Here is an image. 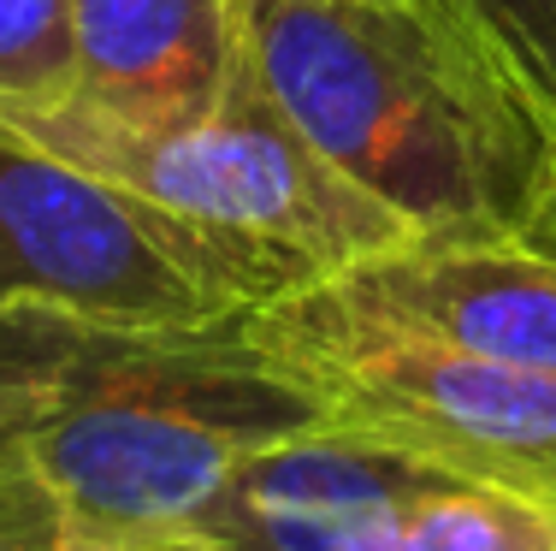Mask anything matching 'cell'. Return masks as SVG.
Wrapping results in <instances>:
<instances>
[{
	"mask_svg": "<svg viewBox=\"0 0 556 551\" xmlns=\"http://www.w3.org/2000/svg\"><path fill=\"white\" fill-rule=\"evenodd\" d=\"M237 54L326 166L415 238L533 243L556 166L497 77L415 0H231Z\"/></svg>",
	"mask_w": 556,
	"mask_h": 551,
	"instance_id": "2",
	"label": "cell"
},
{
	"mask_svg": "<svg viewBox=\"0 0 556 551\" xmlns=\"http://www.w3.org/2000/svg\"><path fill=\"white\" fill-rule=\"evenodd\" d=\"M72 84V0H0V101L48 108Z\"/></svg>",
	"mask_w": 556,
	"mask_h": 551,
	"instance_id": "11",
	"label": "cell"
},
{
	"mask_svg": "<svg viewBox=\"0 0 556 551\" xmlns=\"http://www.w3.org/2000/svg\"><path fill=\"white\" fill-rule=\"evenodd\" d=\"M432 475L444 468L320 422L249 456L202 510V528L231 551H396Z\"/></svg>",
	"mask_w": 556,
	"mask_h": 551,
	"instance_id": "6",
	"label": "cell"
},
{
	"mask_svg": "<svg viewBox=\"0 0 556 551\" xmlns=\"http://www.w3.org/2000/svg\"><path fill=\"white\" fill-rule=\"evenodd\" d=\"M65 510L30 468L0 456V551H60Z\"/></svg>",
	"mask_w": 556,
	"mask_h": 551,
	"instance_id": "12",
	"label": "cell"
},
{
	"mask_svg": "<svg viewBox=\"0 0 556 551\" xmlns=\"http://www.w3.org/2000/svg\"><path fill=\"white\" fill-rule=\"evenodd\" d=\"M18 303L125 326H214L237 314L142 208L0 120V309Z\"/></svg>",
	"mask_w": 556,
	"mask_h": 551,
	"instance_id": "5",
	"label": "cell"
},
{
	"mask_svg": "<svg viewBox=\"0 0 556 551\" xmlns=\"http://www.w3.org/2000/svg\"><path fill=\"white\" fill-rule=\"evenodd\" d=\"M396 551H556V498L432 475L408 504Z\"/></svg>",
	"mask_w": 556,
	"mask_h": 551,
	"instance_id": "10",
	"label": "cell"
},
{
	"mask_svg": "<svg viewBox=\"0 0 556 551\" xmlns=\"http://www.w3.org/2000/svg\"><path fill=\"white\" fill-rule=\"evenodd\" d=\"M415 7L497 77V89L539 130L556 166V0H415ZM533 249L556 255V208Z\"/></svg>",
	"mask_w": 556,
	"mask_h": 551,
	"instance_id": "9",
	"label": "cell"
},
{
	"mask_svg": "<svg viewBox=\"0 0 556 551\" xmlns=\"http://www.w3.org/2000/svg\"><path fill=\"white\" fill-rule=\"evenodd\" d=\"M243 333L332 427L367 433L444 475L556 498V374L420 338L350 303L338 285L249 309Z\"/></svg>",
	"mask_w": 556,
	"mask_h": 551,
	"instance_id": "4",
	"label": "cell"
},
{
	"mask_svg": "<svg viewBox=\"0 0 556 551\" xmlns=\"http://www.w3.org/2000/svg\"><path fill=\"white\" fill-rule=\"evenodd\" d=\"M332 285L450 350L556 374V255L533 243L408 238Z\"/></svg>",
	"mask_w": 556,
	"mask_h": 551,
	"instance_id": "7",
	"label": "cell"
},
{
	"mask_svg": "<svg viewBox=\"0 0 556 551\" xmlns=\"http://www.w3.org/2000/svg\"><path fill=\"white\" fill-rule=\"evenodd\" d=\"M320 422L243 314L125 326L42 303L0 309V456L30 468L65 522H202L249 456Z\"/></svg>",
	"mask_w": 556,
	"mask_h": 551,
	"instance_id": "1",
	"label": "cell"
},
{
	"mask_svg": "<svg viewBox=\"0 0 556 551\" xmlns=\"http://www.w3.org/2000/svg\"><path fill=\"white\" fill-rule=\"evenodd\" d=\"M72 101L125 125H195L237 77L231 0H72Z\"/></svg>",
	"mask_w": 556,
	"mask_h": 551,
	"instance_id": "8",
	"label": "cell"
},
{
	"mask_svg": "<svg viewBox=\"0 0 556 551\" xmlns=\"http://www.w3.org/2000/svg\"><path fill=\"white\" fill-rule=\"evenodd\" d=\"M60 551H231L202 522H161V528H101V522H65Z\"/></svg>",
	"mask_w": 556,
	"mask_h": 551,
	"instance_id": "13",
	"label": "cell"
},
{
	"mask_svg": "<svg viewBox=\"0 0 556 551\" xmlns=\"http://www.w3.org/2000/svg\"><path fill=\"white\" fill-rule=\"evenodd\" d=\"M0 120L154 220L237 314L332 285L415 231L302 142L237 54L225 101L195 125H125L84 101H0Z\"/></svg>",
	"mask_w": 556,
	"mask_h": 551,
	"instance_id": "3",
	"label": "cell"
}]
</instances>
